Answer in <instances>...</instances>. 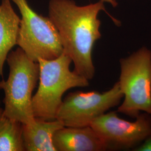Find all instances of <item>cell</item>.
<instances>
[{"instance_id":"cell-1","label":"cell","mask_w":151,"mask_h":151,"mask_svg":"<svg viewBox=\"0 0 151 151\" xmlns=\"http://www.w3.org/2000/svg\"><path fill=\"white\" fill-rule=\"evenodd\" d=\"M104 2L80 6L73 0H50L49 17L57 29L63 52L75 65L74 71L91 80L95 73L92 58L95 42L101 37L100 11H105Z\"/></svg>"},{"instance_id":"cell-2","label":"cell","mask_w":151,"mask_h":151,"mask_svg":"<svg viewBox=\"0 0 151 151\" xmlns=\"http://www.w3.org/2000/svg\"><path fill=\"white\" fill-rule=\"evenodd\" d=\"M38 62L39 84L32 96L33 114L35 118L53 120L56 119L65 92L74 87L88 86V80L70 70L72 60L64 52L54 60L39 59Z\"/></svg>"},{"instance_id":"cell-3","label":"cell","mask_w":151,"mask_h":151,"mask_svg":"<svg viewBox=\"0 0 151 151\" xmlns=\"http://www.w3.org/2000/svg\"><path fill=\"white\" fill-rule=\"evenodd\" d=\"M6 62L9 75L6 80L0 81V90L5 94L4 113L22 124L32 123L35 119L32 93L39 80V63L30 60L20 47L9 53Z\"/></svg>"},{"instance_id":"cell-4","label":"cell","mask_w":151,"mask_h":151,"mask_svg":"<svg viewBox=\"0 0 151 151\" xmlns=\"http://www.w3.org/2000/svg\"><path fill=\"white\" fill-rule=\"evenodd\" d=\"M119 62L124 99L117 112L135 118L140 112L151 115V50L143 47Z\"/></svg>"},{"instance_id":"cell-5","label":"cell","mask_w":151,"mask_h":151,"mask_svg":"<svg viewBox=\"0 0 151 151\" xmlns=\"http://www.w3.org/2000/svg\"><path fill=\"white\" fill-rule=\"evenodd\" d=\"M22 15L17 45L34 62L54 60L63 53L60 35L49 17L34 11L27 0H12Z\"/></svg>"},{"instance_id":"cell-6","label":"cell","mask_w":151,"mask_h":151,"mask_svg":"<svg viewBox=\"0 0 151 151\" xmlns=\"http://www.w3.org/2000/svg\"><path fill=\"white\" fill-rule=\"evenodd\" d=\"M123 97L118 81L110 90L102 93L96 91L70 92L63 100L56 119L65 127L90 126L95 119L118 105Z\"/></svg>"},{"instance_id":"cell-7","label":"cell","mask_w":151,"mask_h":151,"mask_svg":"<svg viewBox=\"0 0 151 151\" xmlns=\"http://www.w3.org/2000/svg\"><path fill=\"white\" fill-rule=\"evenodd\" d=\"M135 119L134 122L125 120L117 111H111L95 119L90 126L105 142L107 150H134L151 132V115L140 113Z\"/></svg>"},{"instance_id":"cell-8","label":"cell","mask_w":151,"mask_h":151,"mask_svg":"<svg viewBox=\"0 0 151 151\" xmlns=\"http://www.w3.org/2000/svg\"><path fill=\"white\" fill-rule=\"evenodd\" d=\"M53 143L56 151H106V145L91 126L64 127L56 131Z\"/></svg>"},{"instance_id":"cell-9","label":"cell","mask_w":151,"mask_h":151,"mask_svg":"<svg viewBox=\"0 0 151 151\" xmlns=\"http://www.w3.org/2000/svg\"><path fill=\"white\" fill-rule=\"evenodd\" d=\"M65 125L58 119L43 120L35 118L30 124H22L25 151H56L53 138L57 130Z\"/></svg>"},{"instance_id":"cell-10","label":"cell","mask_w":151,"mask_h":151,"mask_svg":"<svg viewBox=\"0 0 151 151\" xmlns=\"http://www.w3.org/2000/svg\"><path fill=\"white\" fill-rule=\"evenodd\" d=\"M11 0H2L0 5V78L7 56L17 45L21 19L11 5Z\"/></svg>"},{"instance_id":"cell-11","label":"cell","mask_w":151,"mask_h":151,"mask_svg":"<svg viewBox=\"0 0 151 151\" xmlns=\"http://www.w3.org/2000/svg\"><path fill=\"white\" fill-rule=\"evenodd\" d=\"M0 151H25L22 123L6 115L0 108Z\"/></svg>"},{"instance_id":"cell-12","label":"cell","mask_w":151,"mask_h":151,"mask_svg":"<svg viewBox=\"0 0 151 151\" xmlns=\"http://www.w3.org/2000/svg\"><path fill=\"white\" fill-rule=\"evenodd\" d=\"M133 151H151V132L144 142Z\"/></svg>"},{"instance_id":"cell-13","label":"cell","mask_w":151,"mask_h":151,"mask_svg":"<svg viewBox=\"0 0 151 151\" xmlns=\"http://www.w3.org/2000/svg\"><path fill=\"white\" fill-rule=\"evenodd\" d=\"M104 2H109L110 3L113 7H116L118 5V2L115 0H102Z\"/></svg>"}]
</instances>
